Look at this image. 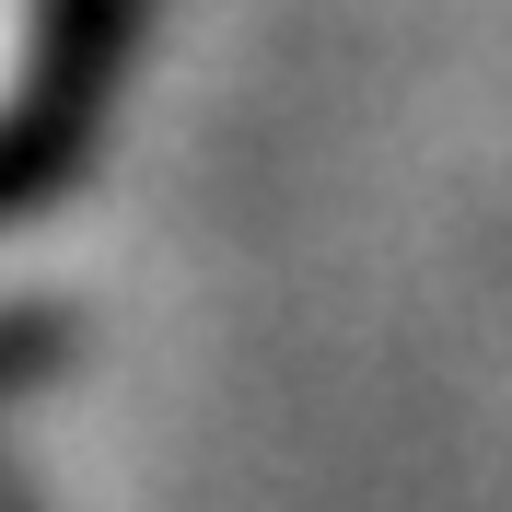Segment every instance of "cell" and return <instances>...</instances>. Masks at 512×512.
<instances>
[{
    "mask_svg": "<svg viewBox=\"0 0 512 512\" xmlns=\"http://www.w3.org/2000/svg\"><path fill=\"white\" fill-rule=\"evenodd\" d=\"M47 350H59V326H35V315H0V396H12V384H24Z\"/></svg>",
    "mask_w": 512,
    "mask_h": 512,
    "instance_id": "obj_1",
    "label": "cell"
}]
</instances>
